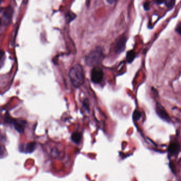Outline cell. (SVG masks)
Returning a JSON list of instances; mask_svg holds the SVG:
<instances>
[{"mask_svg": "<svg viewBox=\"0 0 181 181\" xmlns=\"http://www.w3.org/2000/svg\"><path fill=\"white\" fill-rule=\"evenodd\" d=\"M69 77L73 87H81L84 82V71L82 66L80 64H76L73 66L69 71Z\"/></svg>", "mask_w": 181, "mask_h": 181, "instance_id": "cell-1", "label": "cell"}, {"mask_svg": "<svg viewBox=\"0 0 181 181\" xmlns=\"http://www.w3.org/2000/svg\"><path fill=\"white\" fill-rule=\"evenodd\" d=\"M104 58V55L102 49L98 47L92 51L85 57L84 61L88 66H96L102 61Z\"/></svg>", "mask_w": 181, "mask_h": 181, "instance_id": "cell-2", "label": "cell"}, {"mask_svg": "<svg viewBox=\"0 0 181 181\" xmlns=\"http://www.w3.org/2000/svg\"><path fill=\"white\" fill-rule=\"evenodd\" d=\"M6 122L8 123H12L13 124L14 128L15 130L19 133H23L24 132L25 129L26 127V121L23 120H15L11 118L10 117H6L5 120Z\"/></svg>", "mask_w": 181, "mask_h": 181, "instance_id": "cell-3", "label": "cell"}, {"mask_svg": "<svg viewBox=\"0 0 181 181\" xmlns=\"http://www.w3.org/2000/svg\"><path fill=\"white\" fill-rule=\"evenodd\" d=\"M104 77V73L102 69L98 66H94L91 72V80L94 84L100 83Z\"/></svg>", "mask_w": 181, "mask_h": 181, "instance_id": "cell-4", "label": "cell"}, {"mask_svg": "<svg viewBox=\"0 0 181 181\" xmlns=\"http://www.w3.org/2000/svg\"><path fill=\"white\" fill-rule=\"evenodd\" d=\"M156 112L157 114L158 115V116L161 118L162 120L167 122H170L171 121V119L167 113L166 110L164 108L161 104L157 103L156 105Z\"/></svg>", "mask_w": 181, "mask_h": 181, "instance_id": "cell-5", "label": "cell"}, {"mask_svg": "<svg viewBox=\"0 0 181 181\" xmlns=\"http://www.w3.org/2000/svg\"><path fill=\"white\" fill-rule=\"evenodd\" d=\"M13 15V9L11 7H9L4 10L2 14V22L5 25H8L10 22Z\"/></svg>", "mask_w": 181, "mask_h": 181, "instance_id": "cell-6", "label": "cell"}, {"mask_svg": "<svg viewBox=\"0 0 181 181\" xmlns=\"http://www.w3.org/2000/svg\"><path fill=\"white\" fill-rule=\"evenodd\" d=\"M36 143L31 142L26 144H21L19 148L20 152L26 153H33L36 149Z\"/></svg>", "mask_w": 181, "mask_h": 181, "instance_id": "cell-7", "label": "cell"}, {"mask_svg": "<svg viewBox=\"0 0 181 181\" xmlns=\"http://www.w3.org/2000/svg\"><path fill=\"white\" fill-rule=\"evenodd\" d=\"M126 41L127 39L125 36H122L118 39L115 46V51L116 53H121L125 50Z\"/></svg>", "mask_w": 181, "mask_h": 181, "instance_id": "cell-8", "label": "cell"}, {"mask_svg": "<svg viewBox=\"0 0 181 181\" xmlns=\"http://www.w3.org/2000/svg\"><path fill=\"white\" fill-rule=\"evenodd\" d=\"M180 145L176 143H172L168 148V152L172 155H176L180 151Z\"/></svg>", "mask_w": 181, "mask_h": 181, "instance_id": "cell-9", "label": "cell"}, {"mask_svg": "<svg viewBox=\"0 0 181 181\" xmlns=\"http://www.w3.org/2000/svg\"><path fill=\"white\" fill-rule=\"evenodd\" d=\"M72 140L76 144H79L82 139V134L78 132H75L72 134Z\"/></svg>", "mask_w": 181, "mask_h": 181, "instance_id": "cell-10", "label": "cell"}, {"mask_svg": "<svg viewBox=\"0 0 181 181\" xmlns=\"http://www.w3.org/2000/svg\"><path fill=\"white\" fill-rule=\"evenodd\" d=\"M135 57V54L134 52L133 51H130L128 52L126 54V61L128 62L129 63H132Z\"/></svg>", "mask_w": 181, "mask_h": 181, "instance_id": "cell-11", "label": "cell"}, {"mask_svg": "<svg viewBox=\"0 0 181 181\" xmlns=\"http://www.w3.org/2000/svg\"><path fill=\"white\" fill-rule=\"evenodd\" d=\"M141 117V113L139 110H135L134 112H133V120L137 121H139L140 120Z\"/></svg>", "mask_w": 181, "mask_h": 181, "instance_id": "cell-12", "label": "cell"}, {"mask_svg": "<svg viewBox=\"0 0 181 181\" xmlns=\"http://www.w3.org/2000/svg\"><path fill=\"white\" fill-rule=\"evenodd\" d=\"M174 4H175L174 0H166L165 1V4L168 9L173 8L174 5Z\"/></svg>", "mask_w": 181, "mask_h": 181, "instance_id": "cell-13", "label": "cell"}, {"mask_svg": "<svg viewBox=\"0 0 181 181\" xmlns=\"http://www.w3.org/2000/svg\"><path fill=\"white\" fill-rule=\"evenodd\" d=\"M76 17V15L73 14V13H68L67 15H66V19L68 20V21H71L72 20H73L74 19V18Z\"/></svg>", "mask_w": 181, "mask_h": 181, "instance_id": "cell-14", "label": "cell"}, {"mask_svg": "<svg viewBox=\"0 0 181 181\" xmlns=\"http://www.w3.org/2000/svg\"><path fill=\"white\" fill-rule=\"evenodd\" d=\"M175 31L177 33L181 35V23H180L176 26Z\"/></svg>", "mask_w": 181, "mask_h": 181, "instance_id": "cell-15", "label": "cell"}, {"mask_svg": "<svg viewBox=\"0 0 181 181\" xmlns=\"http://www.w3.org/2000/svg\"><path fill=\"white\" fill-rule=\"evenodd\" d=\"M86 102H87V101H86V100H85L83 104H84V107H85V108H87V110H89V102H88L87 103Z\"/></svg>", "mask_w": 181, "mask_h": 181, "instance_id": "cell-16", "label": "cell"}, {"mask_svg": "<svg viewBox=\"0 0 181 181\" xmlns=\"http://www.w3.org/2000/svg\"><path fill=\"white\" fill-rule=\"evenodd\" d=\"M107 2L110 4H114L115 2L116 1V0H106Z\"/></svg>", "mask_w": 181, "mask_h": 181, "instance_id": "cell-17", "label": "cell"}, {"mask_svg": "<svg viewBox=\"0 0 181 181\" xmlns=\"http://www.w3.org/2000/svg\"><path fill=\"white\" fill-rule=\"evenodd\" d=\"M149 4H148V3H146L145 4H144V8H145V10H147V9L148 10V9H149Z\"/></svg>", "mask_w": 181, "mask_h": 181, "instance_id": "cell-18", "label": "cell"}]
</instances>
